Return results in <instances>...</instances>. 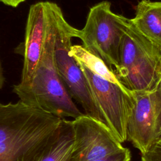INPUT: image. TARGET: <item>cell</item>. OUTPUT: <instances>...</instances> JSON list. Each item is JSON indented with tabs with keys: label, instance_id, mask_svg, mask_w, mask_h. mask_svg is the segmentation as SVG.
<instances>
[{
	"label": "cell",
	"instance_id": "cell-1",
	"mask_svg": "<svg viewBox=\"0 0 161 161\" xmlns=\"http://www.w3.org/2000/svg\"><path fill=\"white\" fill-rule=\"evenodd\" d=\"M62 118L25 104L0 103V161H42Z\"/></svg>",
	"mask_w": 161,
	"mask_h": 161
},
{
	"label": "cell",
	"instance_id": "cell-5",
	"mask_svg": "<svg viewBox=\"0 0 161 161\" xmlns=\"http://www.w3.org/2000/svg\"><path fill=\"white\" fill-rule=\"evenodd\" d=\"M123 35L121 14L114 13L110 2L103 1L91 8L79 38L84 48L102 59L114 72L119 65Z\"/></svg>",
	"mask_w": 161,
	"mask_h": 161
},
{
	"label": "cell",
	"instance_id": "cell-16",
	"mask_svg": "<svg viewBox=\"0 0 161 161\" xmlns=\"http://www.w3.org/2000/svg\"><path fill=\"white\" fill-rule=\"evenodd\" d=\"M4 82V77L3 74V71H2V68L0 63V89L3 87V84Z\"/></svg>",
	"mask_w": 161,
	"mask_h": 161
},
{
	"label": "cell",
	"instance_id": "cell-8",
	"mask_svg": "<svg viewBox=\"0 0 161 161\" xmlns=\"http://www.w3.org/2000/svg\"><path fill=\"white\" fill-rule=\"evenodd\" d=\"M74 147L70 161H96L124 147L107 125L84 114L72 120Z\"/></svg>",
	"mask_w": 161,
	"mask_h": 161
},
{
	"label": "cell",
	"instance_id": "cell-14",
	"mask_svg": "<svg viewBox=\"0 0 161 161\" xmlns=\"http://www.w3.org/2000/svg\"><path fill=\"white\" fill-rule=\"evenodd\" d=\"M131 152L130 150L125 148L123 150L113 153L104 158L97 160L96 161H130Z\"/></svg>",
	"mask_w": 161,
	"mask_h": 161
},
{
	"label": "cell",
	"instance_id": "cell-15",
	"mask_svg": "<svg viewBox=\"0 0 161 161\" xmlns=\"http://www.w3.org/2000/svg\"><path fill=\"white\" fill-rule=\"evenodd\" d=\"M26 0H0L1 2L4 3V4L11 6L13 8H16L21 3H23Z\"/></svg>",
	"mask_w": 161,
	"mask_h": 161
},
{
	"label": "cell",
	"instance_id": "cell-4",
	"mask_svg": "<svg viewBox=\"0 0 161 161\" xmlns=\"http://www.w3.org/2000/svg\"><path fill=\"white\" fill-rule=\"evenodd\" d=\"M54 25V58L58 74L69 95L79 104L84 114L106 125L91 91L86 76L79 65L70 55L73 38H79L80 30L65 20L61 8L48 1Z\"/></svg>",
	"mask_w": 161,
	"mask_h": 161
},
{
	"label": "cell",
	"instance_id": "cell-2",
	"mask_svg": "<svg viewBox=\"0 0 161 161\" xmlns=\"http://www.w3.org/2000/svg\"><path fill=\"white\" fill-rule=\"evenodd\" d=\"M48 16L47 32L43 52L30 86L25 89H13L19 100L40 108L62 119L76 118L84 113L66 89L54 58V25L48 1H45Z\"/></svg>",
	"mask_w": 161,
	"mask_h": 161
},
{
	"label": "cell",
	"instance_id": "cell-6",
	"mask_svg": "<svg viewBox=\"0 0 161 161\" xmlns=\"http://www.w3.org/2000/svg\"><path fill=\"white\" fill-rule=\"evenodd\" d=\"M77 63L86 77L106 125L117 139L124 143L127 139L128 121L135 104L132 91L101 77L82 64Z\"/></svg>",
	"mask_w": 161,
	"mask_h": 161
},
{
	"label": "cell",
	"instance_id": "cell-7",
	"mask_svg": "<svg viewBox=\"0 0 161 161\" xmlns=\"http://www.w3.org/2000/svg\"><path fill=\"white\" fill-rule=\"evenodd\" d=\"M135 104L127 126V139L141 155L161 138V80L149 91H134Z\"/></svg>",
	"mask_w": 161,
	"mask_h": 161
},
{
	"label": "cell",
	"instance_id": "cell-10",
	"mask_svg": "<svg viewBox=\"0 0 161 161\" xmlns=\"http://www.w3.org/2000/svg\"><path fill=\"white\" fill-rule=\"evenodd\" d=\"M131 20L144 36L161 50V1H140Z\"/></svg>",
	"mask_w": 161,
	"mask_h": 161
},
{
	"label": "cell",
	"instance_id": "cell-11",
	"mask_svg": "<svg viewBox=\"0 0 161 161\" xmlns=\"http://www.w3.org/2000/svg\"><path fill=\"white\" fill-rule=\"evenodd\" d=\"M73 147L72 121L62 119L57 137L42 161H70Z\"/></svg>",
	"mask_w": 161,
	"mask_h": 161
},
{
	"label": "cell",
	"instance_id": "cell-13",
	"mask_svg": "<svg viewBox=\"0 0 161 161\" xmlns=\"http://www.w3.org/2000/svg\"><path fill=\"white\" fill-rule=\"evenodd\" d=\"M141 161H161V138L145 153L141 155Z\"/></svg>",
	"mask_w": 161,
	"mask_h": 161
},
{
	"label": "cell",
	"instance_id": "cell-9",
	"mask_svg": "<svg viewBox=\"0 0 161 161\" xmlns=\"http://www.w3.org/2000/svg\"><path fill=\"white\" fill-rule=\"evenodd\" d=\"M48 16L45 1L32 4L29 9L21 54L24 57L21 79L13 89L28 88L33 80L46 39Z\"/></svg>",
	"mask_w": 161,
	"mask_h": 161
},
{
	"label": "cell",
	"instance_id": "cell-3",
	"mask_svg": "<svg viewBox=\"0 0 161 161\" xmlns=\"http://www.w3.org/2000/svg\"><path fill=\"white\" fill-rule=\"evenodd\" d=\"M119 65L114 74L131 91H149L161 80V50L144 36L131 19L121 15Z\"/></svg>",
	"mask_w": 161,
	"mask_h": 161
},
{
	"label": "cell",
	"instance_id": "cell-12",
	"mask_svg": "<svg viewBox=\"0 0 161 161\" xmlns=\"http://www.w3.org/2000/svg\"><path fill=\"white\" fill-rule=\"evenodd\" d=\"M69 53L76 62L84 65L94 74L123 88L126 89L120 83L114 73L102 59L87 50L82 46L77 45H72Z\"/></svg>",
	"mask_w": 161,
	"mask_h": 161
}]
</instances>
